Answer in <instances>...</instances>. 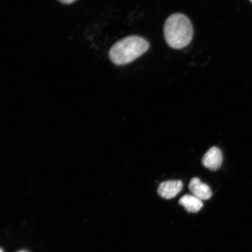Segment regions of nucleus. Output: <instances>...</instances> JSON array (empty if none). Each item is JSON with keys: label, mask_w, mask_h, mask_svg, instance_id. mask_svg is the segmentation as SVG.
<instances>
[{"label": "nucleus", "mask_w": 252, "mask_h": 252, "mask_svg": "<svg viewBox=\"0 0 252 252\" xmlns=\"http://www.w3.org/2000/svg\"><path fill=\"white\" fill-rule=\"evenodd\" d=\"M149 42L143 37L130 36L116 42L109 50L110 61L117 65L129 64L149 50Z\"/></svg>", "instance_id": "obj_2"}, {"label": "nucleus", "mask_w": 252, "mask_h": 252, "mask_svg": "<svg viewBox=\"0 0 252 252\" xmlns=\"http://www.w3.org/2000/svg\"><path fill=\"white\" fill-rule=\"evenodd\" d=\"M59 1L63 3V4H70L77 1V0H59Z\"/></svg>", "instance_id": "obj_7"}, {"label": "nucleus", "mask_w": 252, "mask_h": 252, "mask_svg": "<svg viewBox=\"0 0 252 252\" xmlns=\"http://www.w3.org/2000/svg\"><path fill=\"white\" fill-rule=\"evenodd\" d=\"M1 252H3L2 250H1Z\"/></svg>", "instance_id": "obj_9"}, {"label": "nucleus", "mask_w": 252, "mask_h": 252, "mask_svg": "<svg viewBox=\"0 0 252 252\" xmlns=\"http://www.w3.org/2000/svg\"><path fill=\"white\" fill-rule=\"evenodd\" d=\"M250 1H251V2H252V0H250Z\"/></svg>", "instance_id": "obj_8"}, {"label": "nucleus", "mask_w": 252, "mask_h": 252, "mask_svg": "<svg viewBox=\"0 0 252 252\" xmlns=\"http://www.w3.org/2000/svg\"></svg>", "instance_id": "obj_10"}, {"label": "nucleus", "mask_w": 252, "mask_h": 252, "mask_svg": "<svg viewBox=\"0 0 252 252\" xmlns=\"http://www.w3.org/2000/svg\"><path fill=\"white\" fill-rule=\"evenodd\" d=\"M222 160L221 151L219 148L213 147L204 154L201 162L206 168L212 171H216L221 166Z\"/></svg>", "instance_id": "obj_3"}, {"label": "nucleus", "mask_w": 252, "mask_h": 252, "mask_svg": "<svg viewBox=\"0 0 252 252\" xmlns=\"http://www.w3.org/2000/svg\"><path fill=\"white\" fill-rule=\"evenodd\" d=\"M163 34L170 47L175 49H182L189 45L193 39V25L184 14H173L165 21Z\"/></svg>", "instance_id": "obj_1"}, {"label": "nucleus", "mask_w": 252, "mask_h": 252, "mask_svg": "<svg viewBox=\"0 0 252 252\" xmlns=\"http://www.w3.org/2000/svg\"><path fill=\"white\" fill-rule=\"evenodd\" d=\"M183 189L181 181H169L161 183L158 189V193L165 199H171L180 193Z\"/></svg>", "instance_id": "obj_4"}, {"label": "nucleus", "mask_w": 252, "mask_h": 252, "mask_svg": "<svg viewBox=\"0 0 252 252\" xmlns=\"http://www.w3.org/2000/svg\"><path fill=\"white\" fill-rule=\"evenodd\" d=\"M179 203L184 207L187 212L191 213L199 212L203 206L202 201L193 195H184L179 200Z\"/></svg>", "instance_id": "obj_6"}, {"label": "nucleus", "mask_w": 252, "mask_h": 252, "mask_svg": "<svg viewBox=\"0 0 252 252\" xmlns=\"http://www.w3.org/2000/svg\"><path fill=\"white\" fill-rule=\"evenodd\" d=\"M189 189L192 195L201 201L209 200L212 196V191L209 186L203 184L198 178L191 179Z\"/></svg>", "instance_id": "obj_5"}]
</instances>
